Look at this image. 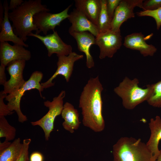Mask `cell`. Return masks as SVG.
<instances>
[{"label":"cell","mask_w":161,"mask_h":161,"mask_svg":"<svg viewBox=\"0 0 161 161\" xmlns=\"http://www.w3.org/2000/svg\"><path fill=\"white\" fill-rule=\"evenodd\" d=\"M103 89L98 76L91 78L83 87L79 100L83 124L96 132L102 131L105 127L101 97Z\"/></svg>","instance_id":"cell-1"},{"label":"cell","mask_w":161,"mask_h":161,"mask_svg":"<svg viewBox=\"0 0 161 161\" xmlns=\"http://www.w3.org/2000/svg\"><path fill=\"white\" fill-rule=\"evenodd\" d=\"M50 11L47 6L42 4L41 0L25 1L19 7L9 13L10 20L15 33L24 42L32 31L38 34V31L33 22V16L41 11Z\"/></svg>","instance_id":"cell-2"},{"label":"cell","mask_w":161,"mask_h":161,"mask_svg":"<svg viewBox=\"0 0 161 161\" xmlns=\"http://www.w3.org/2000/svg\"><path fill=\"white\" fill-rule=\"evenodd\" d=\"M113 161H152L151 152L141 139L120 138L113 147Z\"/></svg>","instance_id":"cell-3"},{"label":"cell","mask_w":161,"mask_h":161,"mask_svg":"<svg viewBox=\"0 0 161 161\" xmlns=\"http://www.w3.org/2000/svg\"><path fill=\"white\" fill-rule=\"evenodd\" d=\"M139 80H131L126 77L118 86L114 89V92L122 99L123 107L131 110L137 105L147 100L151 93L152 85H146L143 89L139 86Z\"/></svg>","instance_id":"cell-4"},{"label":"cell","mask_w":161,"mask_h":161,"mask_svg":"<svg viewBox=\"0 0 161 161\" xmlns=\"http://www.w3.org/2000/svg\"><path fill=\"white\" fill-rule=\"evenodd\" d=\"M43 75V74L40 71H34L32 74L29 79L25 81L16 92L8 95L6 96L5 99L8 102L7 105L9 110L12 112L14 111L16 112L19 122L23 123L27 120L26 116L23 114L20 108L21 98L26 91L36 89L38 91L41 97L45 99L41 94L44 88L40 83Z\"/></svg>","instance_id":"cell-5"},{"label":"cell","mask_w":161,"mask_h":161,"mask_svg":"<svg viewBox=\"0 0 161 161\" xmlns=\"http://www.w3.org/2000/svg\"><path fill=\"white\" fill-rule=\"evenodd\" d=\"M65 95V91L62 90L58 96L53 98L52 101H44V106L49 109L48 112L38 120L30 122L33 126H38L42 129L46 141L49 140L50 134L54 129L56 118L61 114L64 105L63 99Z\"/></svg>","instance_id":"cell-6"},{"label":"cell","mask_w":161,"mask_h":161,"mask_svg":"<svg viewBox=\"0 0 161 161\" xmlns=\"http://www.w3.org/2000/svg\"><path fill=\"white\" fill-rule=\"evenodd\" d=\"M95 37L96 45L99 48V58L101 59L106 57L112 58L122 44L120 30H109L99 33Z\"/></svg>","instance_id":"cell-7"},{"label":"cell","mask_w":161,"mask_h":161,"mask_svg":"<svg viewBox=\"0 0 161 161\" xmlns=\"http://www.w3.org/2000/svg\"><path fill=\"white\" fill-rule=\"evenodd\" d=\"M72 6V4H70L64 10L58 13H52L44 11L35 14L33 16V22L38 29V34L42 32L46 35L48 31L54 30L57 26H60L63 20L69 17L68 12Z\"/></svg>","instance_id":"cell-8"},{"label":"cell","mask_w":161,"mask_h":161,"mask_svg":"<svg viewBox=\"0 0 161 161\" xmlns=\"http://www.w3.org/2000/svg\"><path fill=\"white\" fill-rule=\"evenodd\" d=\"M57 69L52 76L46 82L41 83L44 89L52 87L54 85L53 80L58 75L64 77L67 82H69L73 70L75 62L82 59L83 55L72 52L68 55H61L57 56Z\"/></svg>","instance_id":"cell-9"},{"label":"cell","mask_w":161,"mask_h":161,"mask_svg":"<svg viewBox=\"0 0 161 161\" xmlns=\"http://www.w3.org/2000/svg\"><path fill=\"white\" fill-rule=\"evenodd\" d=\"M25 60H18L13 61L7 65V70L10 76L9 80L3 85V92L6 95L16 92L24 84L25 81L23 76Z\"/></svg>","instance_id":"cell-10"},{"label":"cell","mask_w":161,"mask_h":161,"mask_svg":"<svg viewBox=\"0 0 161 161\" xmlns=\"http://www.w3.org/2000/svg\"><path fill=\"white\" fill-rule=\"evenodd\" d=\"M28 36L36 38L42 42L47 49L49 57L55 53L57 56H67L72 52V46L62 41L56 31L54 30L52 34L44 36L32 32L30 33Z\"/></svg>","instance_id":"cell-11"},{"label":"cell","mask_w":161,"mask_h":161,"mask_svg":"<svg viewBox=\"0 0 161 161\" xmlns=\"http://www.w3.org/2000/svg\"><path fill=\"white\" fill-rule=\"evenodd\" d=\"M143 0H121L116 9L111 24V30H120L122 24L128 19L134 17V10L136 7L143 9Z\"/></svg>","instance_id":"cell-12"},{"label":"cell","mask_w":161,"mask_h":161,"mask_svg":"<svg viewBox=\"0 0 161 161\" xmlns=\"http://www.w3.org/2000/svg\"><path fill=\"white\" fill-rule=\"evenodd\" d=\"M31 58L30 51L20 45H10L7 42L0 43L1 65L5 67L10 62L15 60H30Z\"/></svg>","instance_id":"cell-13"},{"label":"cell","mask_w":161,"mask_h":161,"mask_svg":"<svg viewBox=\"0 0 161 161\" xmlns=\"http://www.w3.org/2000/svg\"><path fill=\"white\" fill-rule=\"evenodd\" d=\"M68 19L72 24L69 32H88L95 37L99 34L97 26L93 24L77 9H74L69 14Z\"/></svg>","instance_id":"cell-14"},{"label":"cell","mask_w":161,"mask_h":161,"mask_svg":"<svg viewBox=\"0 0 161 161\" xmlns=\"http://www.w3.org/2000/svg\"><path fill=\"white\" fill-rule=\"evenodd\" d=\"M124 46L126 48L139 51L143 56H153L157 49L145 42L144 35L140 32H135L125 38Z\"/></svg>","instance_id":"cell-15"},{"label":"cell","mask_w":161,"mask_h":161,"mask_svg":"<svg viewBox=\"0 0 161 161\" xmlns=\"http://www.w3.org/2000/svg\"><path fill=\"white\" fill-rule=\"evenodd\" d=\"M70 34L76 40L79 50L85 54L87 67L89 69L94 67L95 62L90 49L92 45L96 44V37L88 32H74Z\"/></svg>","instance_id":"cell-16"},{"label":"cell","mask_w":161,"mask_h":161,"mask_svg":"<svg viewBox=\"0 0 161 161\" xmlns=\"http://www.w3.org/2000/svg\"><path fill=\"white\" fill-rule=\"evenodd\" d=\"M4 9V16L3 21L0 26V42L10 41L14 44H18L27 47L28 45L14 33L9 17V5L7 0L3 4Z\"/></svg>","instance_id":"cell-17"},{"label":"cell","mask_w":161,"mask_h":161,"mask_svg":"<svg viewBox=\"0 0 161 161\" xmlns=\"http://www.w3.org/2000/svg\"><path fill=\"white\" fill-rule=\"evenodd\" d=\"M151 134L146 143V146L151 152L152 161H155L160 153L158 144L161 140V118L157 116L155 119L151 118L149 123Z\"/></svg>","instance_id":"cell-18"},{"label":"cell","mask_w":161,"mask_h":161,"mask_svg":"<svg viewBox=\"0 0 161 161\" xmlns=\"http://www.w3.org/2000/svg\"><path fill=\"white\" fill-rule=\"evenodd\" d=\"M76 9L97 26L101 9L100 0H75Z\"/></svg>","instance_id":"cell-19"},{"label":"cell","mask_w":161,"mask_h":161,"mask_svg":"<svg viewBox=\"0 0 161 161\" xmlns=\"http://www.w3.org/2000/svg\"><path fill=\"white\" fill-rule=\"evenodd\" d=\"M61 115L64 120L62 126L65 130L73 133L78 129L81 123L79 113L72 104L66 102L64 104Z\"/></svg>","instance_id":"cell-20"},{"label":"cell","mask_w":161,"mask_h":161,"mask_svg":"<svg viewBox=\"0 0 161 161\" xmlns=\"http://www.w3.org/2000/svg\"><path fill=\"white\" fill-rule=\"evenodd\" d=\"M22 146L19 138L15 140L8 148L0 151V161H16L21 153Z\"/></svg>","instance_id":"cell-21"},{"label":"cell","mask_w":161,"mask_h":161,"mask_svg":"<svg viewBox=\"0 0 161 161\" xmlns=\"http://www.w3.org/2000/svg\"><path fill=\"white\" fill-rule=\"evenodd\" d=\"M106 1V0H100L101 9L97 25L99 33L111 30V21L107 13Z\"/></svg>","instance_id":"cell-22"},{"label":"cell","mask_w":161,"mask_h":161,"mask_svg":"<svg viewBox=\"0 0 161 161\" xmlns=\"http://www.w3.org/2000/svg\"><path fill=\"white\" fill-rule=\"evenodd\" d=\"M16 133V129L10 125L4 116H0V138L5 137V140H14Z\"/></svg>","instance_id":"cell-23"},{"label":"cell","mask_w":161,"mask_h":161,"mask_svg":"<svg viewBox=\"0 0 161 161\" xmlns=\"http://www.w3.org/2000/svg\"><path fill=\"white\" fill-rule=\"evenodd\" d=\"M152 85V91L147 101L152 106L161 108V80Z\"/></svg>","instance_id":"cell-24"},{"label":"cell","mask_w":161,"mask_h":161,"mask_svg":"<svg viewBox=\"0 0 161 161\" xmlns=\"http://www.w3.org/2000/svg\"><path fill=\"white\" fill-rule=\"evenodd\" d=\"M139 16H149L153 17L155 20L157 30L161 26V7L153 11H143L137 13Z\"/></svg>","instance_id":"cell-25"},{"label":"cell","mask_w":161,"mask_h":161,"mask_svg":"<svg viewBox=\"0 0 161 161\" xmlns=\"http://www.w3.org/2000/svg\"><path fill=\"white\" fill-rule=\"evenodd\" d=\"M31 142V139L30 138L23 140L21 152L16 161H30L28 150Z\"/></svg>","instance_id":"cell-26"},{"label":"cell","mask_w":161,"mask_h":161,"mask_svg":"<svg viewBox=\"0 0 161 161\" xmlns=\"http://www.w3.org/2000/svg\"><path fill=\"white\" fill-rule=\"evenodd\" d=\"M144 11H153L161 7V0H144L143 3Z\"/></svg>","instance_id":"cell-27"},{"label":"cell","mask_w":161,"mask_h":161,"mask_svg":"<svg viewBox=\"0 0 161 161\" xmlns=\"http://www.w3.org/2000/svg\"><path fill=\"white\" fill-rule=\"evenodd\" d=\"M121 1V0H106L107 10L111 21L113 17L115 11Z\"/></svg>","instance_id":"cell-28"},{"label":"cell","mask_w":161,"mask_h":161,"mask_svg":"<svg viewBox=\"0 0 161 161\" xmlns=\"http://www.w3.org/2000/svg\"><path fill=\"white\" fill-rule=\"evenodd\" d=\"M7 95L4 94L3 91L0 92V116H5L12 114L13 112H11L7 106L5 104L4 99Z\"/></svg>","instance_id":"cell-29"},{"label":"cell","mask_w":161,"mask_h":161,"mask_svg":"<svg viewBox=\"0 0 161 161\" xmlns=\"http://www.w3.org/2000/svg\"><path fill=\"white\" fill-rule=\"evenodd\" d=\"M30 161H44V157L42 153L38 151L32 153L29 157Z\"/></svg>","instance_id":"cell-30"},{"label":"cell","mask_w":161,"mask_h":161,"mask_svg":"<svg viewBox=\"0 0 161 161\" xmlns=\"http://www.w3.org/2000/svg\"><path fill=\"white\" fill-rule=\"evenodd\" d=\"M22 0H11L9 5V9L12 11L16 9L24 2Z\"/></svg>","instance_id":"cell-31"},{"label":"cell","mask_w":161,"mask_h":161,"mask_svg":"<svg viewBox=\"0 0 161 161\" xmlns=\"http://www.w3.org/2000/svg\"><path fill=\"white\" fill-rule=\"evenodd\" d=\"M5 67L0 65V84L3 85L7 81L5 72Z\"/></svg>","instance_id":"cell-32"},{"label":"cell","mask_w":161,"mask_h":161,"mask_svg":"<svg viewBox=\"0 0 161 161\" xmlns=\"http://www.w3.org/2000/svg\"><path fill=\"white\" fill-rule=\"evenodd\" d=\"M11 143L9 141L4 140L3 142H0V151H2L8 148Z\"/></svg>","instance_id":"cell-33"},{"label":"cell","mask_w":161,"mask_h":161,"mask_svg":"<svg viewBox=\"0 0 161 161\" xmlns=\"http://www.w3.org/2000/svg\"><path fill=\"white\" fill-rule=\"evenodd\" d=\"M4 9L1 2L0 1V26L1 25L4 19Z\"/></svg>","instance_id":"cell-34"},{"label":"cell","mask_w":161,"mask_h":161,"mask_svg":"<svg viewBox=\"0 0 161 161\" xmlns=\"http://www.w3.org/2000/svg\"><path fill=\"white\" fill-rule=\"evenodd\" d=\"M155 161H161V150H160V153Z\"/></svg>","instance_id":"cell-35"}]
</instances>
